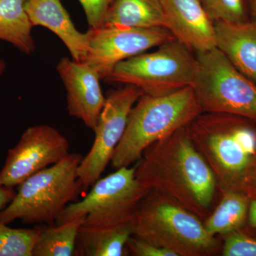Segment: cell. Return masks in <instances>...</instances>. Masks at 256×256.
I'll list each match as a JSON object with an SVG mask.
<instances>
[{
  "label": "cell",
  "mask_w": 256,
  "mask_h": 256,
  "mask_svg": "<svg viewBox=\"0 0 256 256\" xmlns=\"http://www.w3.org/2000/svg\"><path fill=\"white\" fill-rule=\"evenodd\" d=\"M222 255L256 256V238L240 230L225 235Z\"/></svg>",
  "instance_id": "603a6c76"
},
{
  "label": "cell",
  "mask_w": 256,
  "mask_h": 256,
  "mask_svg": "<svg viewBox=\"0 0 256 256\" xmlns=\"http://www.w3.org/2000/svg\"><path fill=\"white\" fill-rule=\"evenodd\" d=\"M132 236L174 252L176 256L210 255L218 247L200 218L178 202L150 191L131 220Z\"/></svg>",
  "instance_id": "277c9868"
},
{
  "label": "cell",
  "mask_w": 256,
  "mask_h": 256,
  "mask_svg": "<svg viewBox=\"0 0 256 256\" xmlns=\"http://www.w3.org/2000/svg\"><path fill=\"white\" fill-rule=\"evenodd\" d=\"M16 193L14 188L0 185V212L12 201Z\"/></svg>",
  "instance_id": "484cf974"
},
{
  "label": "cell",
  "mask_w": 256,
  "mask_h": 256,
  "mask_svg": "<svg viewBox=\"0 0 256 256\" xmlns=\"http://www.w3.org/2000/svg\"><path fill=\"white\" fill-rule=\"evenodd\" d=\"M214 23H242L248 21L249 0H201Z\"/></svg>",
  "instance_id": "7402d4cb"
},
{
  "label": "cell",
  "mask_w": 256,
  "mask_h": 256,
  "mask_svg": "<svg viewBox=\"0 0 256 256\" xmlns=\"http://www.w3.org/2000/svg\"><path fill=\"white\" fill-rule=\"evenodd\" d=\"M89 26L92 28H100L105 24L106 15L114 0H78Z\"/></svg>",
  "instance_id": "cb8c5ba5"
},
{
  "label": "cell",
  "mask_w": 256,
  "mask_h": 256,
  "mask_svg": "<svg viewBox=\"0 0 256 256\" xmlns=\"http://www.w3.org/2000/svg\"><path fill=\"white\" fill-rule=\"evenodd\" d=\"M188 130L222 190L242 192L252 197L250 180L256 171V122L234 114L202 112Z\"/></svg>",
  "instance_id": "7a4b0ae2"
},
{
  "label": "cell",
  "mask_w": 256,
  "mask_h": 256,
  "mask_svg": "<svg viewBox=\"0 0 256 256\" xmlns=\"http://www.w3.org/2000/svg\"><path fill=\"white\" fill-rule=\"evenodd\" d=\"M223 193L220 203L204 224L213 236L240 230L247 220L252 200V197L242 192L230 190Z\"/></svg>",
  "instance_id": "d6986e66"
},
{
  "label": "cell",
  "mask_w": 256,
  "mask_h": 256,
  "mask_svg": "<svg viewBox=\"0 0 256 256\" xmlns=\"http://www.w3.org/2000/svg\"><path fill=\"white\" fill-rule=\"evenodd\" d=\"M150 190L136 178V168H121L92 186L82 201L69 204L56 220L60 225L84 217L82 227L106 228L130 223Z\"/></svg>",
  "instance_id": "ba28073f"
},
{
  "label": "cell",
  "mask_w": 256,
  "mask_h": 256,
  "mask_svg": "<svg viewBox=\"0 0 256 256\" xmlns=\"http://www.w3.org/2000/svg\"><path fill=\"white\" fill-rule=\"evenodd\" d=\"M84 156L69 153L58 162L35 173L18 186L12 201L0 212V222L53 226L82 190L78 168Z\"/></svg>",
  "instance_id": "5b68a950"
},
{
  "label": "cell",
  "mask_w": 256,
  "mask_h": 256,
  "mask_svg": "<svg viewBox=\"0 0 256 256\" xmlns=\"http://www.w3.org/2000/svg\"><path fill=\"white\" fill-rule=\"evenodd\" d=\"M215 30L217 48L256 84V22L215 23Z\"/></svg>",
  "instance_id": "9a60e30c"
},
{
  "label": "cell",
  "mask_w": 256,
  "mask_h": 256,
  "mask_svg": "<svg viewBox=\"0 0 256 256\" xmlns=\"http://www.w3.org/2000/svg\"><path fill=\"white\" fill-rule=\"evenodd\" d=\"M250 192L252 196H254L256 195V171L252 175V180L250 183Z\"/></svg>",
  "instance_id": "f1b7e54d"
},
{
  "label": "cell",
  "mask_w": 256,
  "mask_h": 256,
  "mask_svg": "<svg viewBox=\"0 0 256 256\" xmlns=\"http://www.w3.org/2000/svg\"><path fill=\"white\" fill-rule=\"evenodd\" d=\"M202 112L192 86L164 95L142 94L130 112L111 166L118 170L140 161L150 146L186 127Z\"/></svg>",
  "instance_id": "3957f363"
},
{
  "label": "cell",
  "mask_w": 256,
  "mask_h": 256,
  "mask_svg": "<svg viewBox=\"0 0 256 256\" xmlns=\"http://www.w3.org/2000/svg\"><path fill=\"white\" fill-rule=\"evenodd\" d=\"M136 166L139 182L205 218L213 203L216 178L192 142L188 126L150 146Z\"/></svg>",
  "instance_id": "6da1fadb"
},
{
  "label": "cell",
  "mask_w": 256,
  "mask_h": 256,
  "mask_svg": "<svg viewBox=\"0 0 256 256\" xmlns=\"http://www.w3.org/2000/svg\"><path fill=\"white\" fill-rule=\"evenodd\" d=\"M86 34V52L80 62L92 66L104 80L117 64L175 38L166 28L119 25L90 28Z\"/></svg>",
  "instance_id": "30bf717a"
},
{
  "label": "cell",
  "mask_w": 256,
  "mask_h": 256,
  "mask_svg": "<svg viewBox=\"0 0 256 256\" xmlns=\"http://www.w3.org/2000/svg\"><path fill=\"white\" fill-rule=\"evenodd\" d=\"M38 228H13L0 222V256H32Z\"/></svg>",
  "instance_id": "44dd1931"
},
{
  "label": "cell",
  "mask_w": 256,
  "mask_h": 256,
  "mask_svg": "<svg viewBox=\"0 0 256 256\" xmlns=\"http://www.w3.org/2000/svg\"><path fill=\"white\" fill-rule=\"evenodd\" d=\"M6 62H5L4 60L0 56V78H1L2 77V76L4 75L5 70H6Z\"/></svg>",
  "instance_id": "f546056e"
},
{
  "label": "cell",
  "mask_w": 256,
  "mask_h": 256,
  "mask_svg": "<svg viewBox=\"0 0 256 256\" xmlns=\"http://www.w3.org/2000/svg\"><path fill=\"white\" fill-rule=\"evenodd\" d=\"M142 94L139 88L131 85H124L106 94L105 105L94 130V143L78 168L82 190L92 186L110 162L124 136L130 112Z\"/></svg>",
  "instance_id": "9c48e42d"
},
{
  "label": "cell",
  "mask_w": 256,
  "mask_h": 256,
  "mask_svg": "<svg viewBox=\"0 0 256 256\" xmlns=\"http://www.w3.org/2000/svg\"><path fill=\"white\" fill-rule=\"evenodd\" d=\"M126 247L131 255L134 256H176L174 252L131 236Z\"/></svg>",
  "instance_id": "d4e9b609"
},
{
  "label": "cell",
  "mask_w": 256,
  "mask_h": 256,
  "mask_svg": "<svg viewBox=\"0 0 256 256\" xmlns=\"http://www.w3.org/2000/svg\"><path fill=\"white\" fill-rule=\"evenodd\" d=\"M196 70V56L174 38L154 52H144L117 64L105 80L133 86L142 94L161 96L192 87Z\"/></svg>",
  "instance_id": "8992f818"
},
{
  "label": "cell",
  "mask_w": 256,
  "mask_h": 256,
  "mask_svg": "<svg viewBox=\"0 0 256 256\" xmlns=\"http://www.w3.org/2000/svg\"><path fill=\"white\" fill-rule=\"evenodd\" d=\"M56 70L66 92L68 114L94 130L106 102L98 74L87 64L68 57L60 58Z\"/></svg>",
  "instance_id": "7c38bea8"
},
{
  "label": "cell",
  "mask_w": 256,
  "mask_h": 256,
  "mask_svg": "<svg viewBox=\"0 0 256 256\" xmlns=\"http://www.w3.org/2000/svg\"><path fill=\"white\" fill-rule=\"evenodd\" d=\"M68 140L55 128L28 127L8 151L0 171V185L15 188L35 173L58 162L69 154Z\"/></svg>",
  "instance_id": "8fae6325"
},
{
  "label": "cell",
  "mask_w": 256,
  "mask_h": 256,
  "mask_svg": "<svg viewBox=\"0 0 256 256\" xmlns=\"http://www.w3.org/2000/svg\"><path fill=\"white\" fill-rule=\"evenodd\" d=\"M193 88L204 112L234 114L256 122V84L217 47L196 54Z\"/></svg>",
  "instance_id": "52a82bcc"
},
{
  "label": "cell",
  "mask_w": 256,
  "mask_h": 256,
  "mask_svg": "<svg viewBox=\"0 0 256 256\" xmlns=\"http://www.w3.org/2000/svg\"><path fill=\"white\" fill-rule=\"evenodd\" d=\"M25 10L33 26H43L53 32L72 58L82 60L87 50L86 32L77 30L60 0H26Z\"/></svg>",
  "instance_id": "5bb4252c"
},
{
  "label": "cell",
  "mask_w": 256,
  "mask_h": 256,
  "mask_svg": "<svg viewBox=\"0 0 256 256\" xmlns=\"http://www.w3.org/2000/svg\"><path fill=\"white\" fill-rule=\"evenodd\" d=\"M84 217H78L60 225L40 229L32 256H72L76 255L79 230Z\"/></svg>",
  "instance_id": "ffe728a7"
},
{
  "label": "cell",
  "mask_w": 256,
  "mask_h": 256,
  "mask_svg": "<svg viewBox=\"0 0 256 256\" xmlns=\"http://www.w3.org/2000/svg\"><path fill=\"white\" fill-rule=\"evenodd\" d=\"M132 233L131 222L111 228L82 226L77 238L75 256H124V248Z\"/></svg>",
  "instance_id": "e0dca14e"
},
{
  "label": "cell",
  "mask_w": 256,
  "mask_h": 256,
  "mask_svg": "<svg viewBox=\"0 0 256 256\" xmlns=\"http://www.w3.org/2000/svg\"><path fill=\"white\" fill-rule=\"evenodd\" d=\"M104 25L166 28V20L162 0H114Z\"/></svg>",
  "instance_id": "2e32d148"
},
{
  "label": "cell",
  "mask_w": 256,
  "mask_h": 256,
  "mask_svg": "<svg viewBox=\"0 0 256 256\" xmlns=\"http://www.w3.org/2000/svg\"><path fill=\"white\" fill-rule=\"evenodd\" d=\"M166 30L186 48L202 53L216 47L215 24L201 0H162Z\"/></svg>",
  "instance_id": "4fadbf2b"
},
{
  "label": "cell",
  "mask_w": 256,
  "mask_h": 256,
  "mask_svg": "<svg viewBox=\"0 0 256 256\" xmlns=\"http://www.w3.org/2000/svg\"><path fill=\"white\" fill-rule=\"evenodd\" d=\"M247 222L249 228L256 234V198H252L250 202Z\"/></svg>",
  "instance_id": "4316f807"
},
{
  "label": "cell",
  "mask_w": 256,
  "mask_h": 256,
  "mask_svg": "<svg viewBox=\"0 0 256 256\" xmlns=\"http://www.w3.org/2000/svg\"><path fill=\"white\" fill-rule=\"evenodd\" d=\"M26 0H0V40L8 42L24 54L36 50L34 28L26 10Z\"/></svg>",
  "instance_id": "ac0fdd59"
},
{
  "label": "cell",
  "mask_w": 256,
  "mask_h": 256,
  "mask_svg": "<svg viewBox=\"0 0 256 256\" xmlns=\"http://www.w3.org/2000/svg\"><path fill=\"white\" fill-rule=\"evenodd\" d=\"M250 4V14L252 20L256 22V0H249Z\"/></svg>",
  "instance_id": "83f0119b"
}]
</instances>
